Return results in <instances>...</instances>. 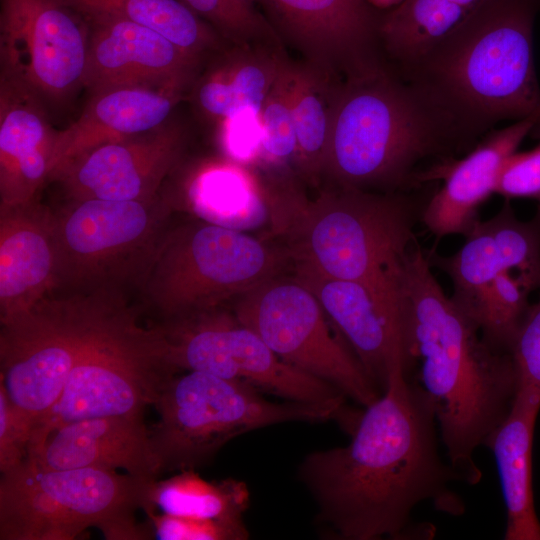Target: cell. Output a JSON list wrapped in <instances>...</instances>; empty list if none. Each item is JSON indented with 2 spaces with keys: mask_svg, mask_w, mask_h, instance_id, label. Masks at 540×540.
I'll list each match as a JSON object with an SVG mask.
<instances>
[{
  "mask_svg": "<svg viewBox=\"0 0 540 540\" xmlns=\"http://www.w3.org/2000/svg\"><path fill=\"white\" fill-rule=\"evenodd\" d=\"M409 371L396 368L381 395L364 407L345 446L316 450L300 462L297 477L311 496L317 522L338 539L432 537L412 525L424 501L459 516L461 481L438 449L432 405Z\"/></svg>",
  "mask_w": 540,
  "mask_h": 540,
  "instance_id": "1",
  "label": "cell"
},
{
  "mask_svg": "<svg viewBox=\"0 0 540 540\" xmlns=\"http://www.w3.org/2000/svg\"><path fill=\"white\" fill-rule=\"evenodd\" d=\"M431 268L415 243L402 281L408 352L420 364L417 383L432 405L449 464L462 482L476 485L482 472L474 453L509 414L517 372L511 354L484 340Z\"/></svg>",
  "mask_w": 540,
  "mask_h": 540,
  "instance_id": "2",
  "label": "cell"
},
{
  "mask_svg": "<svg viewBox=\"0 0 540 540\" xmlns=\"http://www.w3.org/2000/svg\"><path fill=\"white\" fill-rule=\"evenodd\" d=\"M477 139L384 62L339 81L323 174L343 188L414 192L440 180Z\"/></svg>",
  "mask_w": 540,
  "mask_h": 540,
  "instance_id": "3",
  "label": "cell"
},
{
  "mask_svg": "<svg viewBox=\"0 0 540 540\" xmlns=\"http://www.w3.org/2000/svg\"><path fill=\"white\" fill-rule=\"evenodd\" d=\"M540 0H491L405 70L460 126L480 138L502 120H540L533 26Z\"/></svg>",
  "mask_w": 540,
  "mask_h": 540,
  "instance_id": "4",
  "label": "cell"
},
{
  "mask_svg": "<svg viewBox=\"0 0 540 540\" xmlns=\"http://www.w3.org/2000/svg\"><path fill=\"white\" fill-rule=\"evenodd\" d=\"M336 186L312 201L289 194L279 226L291 261L328 277L401 297L405 258L429 198Z\"/></svg>",
  "mask_w": 540,
  "mask_h": 540,
  "instance_id": "5",
  "label": "cell"
},
{
  "mask_svg": "<svg viewBox=\"0 0 540 540\" xmlns=\"http://www.w3.org/2000/svg\"><path fill=\"white\" fill-rule=\"evenodd\" d=\"M157 479L117 471L42 469L25 459L1 473V540H72L88 528L109 540L151 539L135 513Z\"/></svg>",
  "mask_w": 540,
  "mask_h": 540,
  "instance_id": "6",
  "label": "cell"
},
{
  "mask_svg": "<svg viewBox=\"0 0 540 540\" xmlns=\"http://www.w3.org/2000/svg\"><path fill=\"white\" fill-rule=\"evenodd\" d=\"M289 261L288 249L242 230L188 221L167 228L138 287L169 323L223 308L280 275Z\"/></svg>",
  "mask_w": 540,
  "mask_h": 540,
  "instance_id": "7",
  "label": "cell"
},
{
  "mask_svg": "<svg viewBox=\"0 0 540 540\" xmlns=\"http://www.w3.org/2000/svg\"><path fill=\"white\" fill-rule=\"evenodd\" d=\"M179 373L170 363L160 326L144 328L119 291L84 346L63 393L30 440L38 450L63 425L94 417L143 416L159 392Z\"/></svg>",
  "mask_w": 540,
  "mask_h": 540,
  "instance_id": "8",
  "label": "cell"
},
{
  "mask_svg": "<svg viewBox=\"0 0 540 540\" xmlns=\"http://www.w3.org/2000/svg\"><path fill=\"white\" fill-rule=\"evenodd\" d=\"M431 267L452 282V301L493 348L510 353L516 333L540 289V215L519 220L510 200L478 221L462 247L449 256L425 250Z\"/></svg>",
  "mask_w": 540,
  "mask_h": 540,
  "instance_id": "9",
  "label": "cell"
},
{
  "mask_svg": "<svg viewBox=\"0 0 540 540\" xmlns=\"http://www.w3.org/2000/svg\"><path fill=\"white\" fill-rule=\"evenodd\" d=\"M179 373L166 381L154 403L159 420L150 437L161 474L203 466L229 441L252 430L340 418L331 409L268 400L240 381L200 371Z\"/></svg>",
  "mask_w": 540,
  "mask_h": 540,
  "instance_id": "10",
  "label": "cell"
},
{
  "mask_svg": "<svg viewBox=\"0 0 540 540\" xmlns=\"http://www.w3.org/2000/svg\"><path fill=\"white\" fill-rule=\"evenodd\" d=\"M118 291L53 292L1 323L0 385L29 423L31 438L50 416Z\"/></svg>",
  "mask_w": 540,
  "mask_h": 540,
  "instance_id": "11",
  "label": "cell"
},
{
  "mask_svg": "<svg viewBox=\"0 0 540 540\" xmlns=\"http://www.w3.org/2000/svg\"><path fill=\"white\" fill-rule=\"evenodd\" d=\"M172 213L151 200H68L56 216L59 289L92 291L138 286Z\"/></svg>",
  "mask_w": 540,
  "mask_h": 540,
  "instance_id": "12",
  "label": "cell"
},
{
  "mask_svg": "<svg viewBox=\"0 0 540 540\" xmlns=\"http://www.w3.org/2000/svg\"><path fill=\"white\" fill-rule=\"evenodd\" d=\"M233 302L235 317L286 364L363 408L381 395L349 344L333 333L316 296L293 276L270 278Z\"/></svg>",
  "mask_w": 540,
  "mask_h": 540,
  "instance_id": "13",
  "label": "cell"
},
{
  "mask_svg": "<svg viewBox=\"0 0 540 540\" xmlns=\"http://www.w3.org/2000/svg\"><path fill=\"white\" fill-rule=\"evenodd\" d=\"M178 371H200L240 381L262 393L331 409L342 416L346 396L331 384L279 359L224 307L159 325Z\"/></svg>",
  "mask_w": 540,
  "mask_h": 540,
  "instance_id": "14",
  "label": "cell"
},
{
  "mask_svg": "<svg viewBox=\"0 0 540 540\" xmlns=\"http://www.w3.org/2000/svg\"><path fill=\"white\" fill-rule=\"evenodd\" d=\"M1 77L43 104L84 87L88 24L66 0H1Z\"/></svg>",
  "mask_w": 540,
  "mask_h": 540,
  "instance_id": "15",
  "label": "cell"
},
{
  "mask_svg": "<svg viewBox=\"0 0 540 540\" xmlns=\"http://www.w3.org/2000/svg\"><path fill=\"white\" fill-rule=\"evenodd\" d=\"M257 2L282 44L334 77L360 74L383 61L380 13L365 0Z\"/></svg>",
  "mask_w": 540,
  "mask_h": 540,
  "instance_id": "16",
  "label": "cell"
},
{
  "mask_svg": "<svg viewBox=\"0 0 540 540\" xmlns=\"http://www.w3.org/2000/svg\"><path fill=\"white\" fill-rule=\"evenodd\" d=\"M82 15L88 24L84 88L90 95L119 87L190 92L204 62L142 25L105 15Z\"/></svg>",
  "mask_w": 540,
  "mask_h": 540,
  "instance_id": "17",
  "label": "cell"
},
{
  "mask_svg": "<svg viewBox=\"0 0 540 540\" xmlns=\"http://www.w3.org/2000/svg\"><path fill=\"white\" fill-rule=\"evenodd\" d=\"M184 143L183 128L169 119L149 132L102 144L69 160L50 181L61 183L68 200H151L159 195Z\"/></svg>",
  "mask_w": 540,
  "mask_h": 540,
  "instance_id": "18",
  "label": "cell"
},
{
  "mask_svg": "<svg viewBox=\"0 0 540 540\" xmlns=\"http://www.w3.org/2000/svg\"><path fill=\"white\" fill-rule=\"evenodd\" d=\"M293 277L316 296L381 393L396 368H414L407 348L404 299L376 296L362 283L298 264Z\"/></svg>",
  "mask_w": 540,
  "mask_h": 540,
  "instance_id": "19",
  "label": "cell"
},
{
  "mask_svg": "<svg viewBox=\"0 0 540 540\" xmlns=\"http://www.w3.org/2000/svg\"><path fill=\"white\" fill-rule=\"evenodd\" d=\"M58 289L55 213L39 199L0 205V322Z\"/></svg>",
  "mask_w": 540,
  "mask_h": 540,
  "instance_id": "20",
  "label": "cell"
},
{
  "mask_svg": "<svg viewBox=\"0 0 540 540\" xmlns=\"http://www.w3.org/2000/svg\"><path fill=\"white\" fill-rule=\"evenodd\" d=\"M538 118H527L492 131L460 159L450 162L441 187L429 196L421 222L437 239L467 236L478 223L479 209L496 193L507 159L530 134Z\"/></svg>",
  "mask_w": 540,
  "mask_h": 540,
  "instance_id": "21",
  "label": "cell"
},
{
  "mask_svg": "<svg viewBox=\"0 0 540 540\" xmlns=\"http://www.w3.org/2000/svg\"><path fill=\"white\" fill-rule=\"evenodd\" d=\"M26 459L48 470L122 469L147 479L161 475L143 416L94 417L63 425Z\"/></svg>",
  "mask_w": 540,
  "mask_h": 540,
  "instance_id": "22",
  "label": "cell"
},
{
  "mask_svg": "<svg viewBox=\"0 0 540 540\" xmlns=\"http://www.w3.org/2000/svg\"><path fill=\"white\" fill-rule=\"evenodd\" d=\"M43 107L28 90L1 77L0 205L39 199L50 181L58 131Z\"/></svg>",
  "mask_w": 540,
  "mask_h": 540,
  "instance_id": "23",
  "label": "cell"
},
{
  "mask_svg": "<svg viewBox=\"0 0 540 540\" xmlns=\"http://www.w3.org/2000/svg\"><path fill=\"white\" fill-rule=\"evenodd\" d=\"M182 97L178 92L147 87H119L91 94L79 118L58 131L52 175L97 146L161 126L171 119Z\"/></svg>",
  "mask_w": 540,
  "mask_h": 540,
  "instance_id": "24",
  "label": "cell"
},
{
  "mask_svg": "<svg viewBox=\"0 0 540 540\" xmlns=\"http://www.w3.org/2000/svg\"><path fill=\"white\" fill-rule=\"evenodd\" d=\"M540 398L517 392L507 417L485 443L494 456L507 512L505 540H540L532 487V450Z\"/></svg>",
  "mask_w": 540,
  "mask_h": 540,
  "instance_id": "25",
  "label": "cell"
},
{
  "mask_svg": "<svg viewBox=\"0 0 540 540\" xmlns=\"http://www.w3.org/2000/svg\"><path fill=\"white\" fill-rule=\"evenodd\" d=\"M278 48L234 45L212 56L190 90L197 108L222 123L244 111L260 114L286 61Z\"/></svg>",
  "mask_w": 540,
  "mask_h": 540,
  "instance_id": "26",
  "label": "cell"
},
{
  "mask_svg": "<svg viewBox=\"0 0 540 540\" xmlns=\"http://www.w3.org/2000/svg\"><path fill=\"white\" fill-rule=\"evenodd\" d=\"M81 14L124 19L147 27L205 62L228 43L180 0H66Z\"/></svg>",
  "mask_w": 540,
  "mask_h": 540,
  "instance_id": "27",
  "label": "cell"
},
{
  "mask_svg": "<svg viewBox=\"0 0 540 540\" xmlns=\"http://www.w3.org/2000/svg\"><path fill=\"white\" fill-rule=\"evenodd\" d=\"M467 15L451 0H403L380 14L378 36L384 59L397 70L411 67Z\"/></svg>",
  "mask_w": 540,
  "mask_h": 540,
  "instance_id": "28",
  "label": "cell"
},
{
  "mask_svg": "<svg viewBox=\"0 0 540 540\" xmlns=\"http://www.w3.org/2000/svg\"><path fill=\"white\" fill-rule=\"evenodd\" d=\"M340 80L305 61L294 67V163L299 172L312 183H316L324 173L332 105Z\"/></svg>",
  "mask_w": 540,
  "mask_h": 540,
  "instance_id": "29",
  "label": "cell"
},
{
  "mask_svg": "<svg viewBox=\"0 0 540 540\" xmlns=\"http://www.w3.org/2000/svg\"><path fill=\"white\" fill-rule=\"evenodd\" d=\"M250 504L245 482L234 478L207 481L194 469L159 481L149 491L144 511L211 520H240Z\"/></svg>",
  "mask_w": 540,
  "mask_h": 540,
  "instance_id": "30",
  "label": "cell"
},
{
  "mask_svg": "<svg viewBox=\"0 0 540 540\" xmlns=\"http://www.w3.org/2000/svg\"><path fill=\"white\" fill-rule=\"evenodd\" d=\"M204 220L234 229L258 223L264 214L262 198L248 176L236 168L209 173L195 192Z\"/></svg>",
  "mask_w": 540,
  "mask_h": 540,
  "instance_id": "31",
  "label": "cell"
},
{
  "mask_svg": "<svg viewBox=\"0 0 540 540\" xmlns=\"http://www.w3.org/2000/svg\"><path fill=\"white\" fill-rule=\"evenodd\" d=\"M295 63L286 60L261 109L262 139L259 157L275 163L294 162L296 134L292 113Z\"/></svg>",
  "mask_w": 540,
  "mask_h": 540,
  "instance_id": "32",
  "label": "cell"
},
{
  "mask_svg": "<svg viewBox=\"0 0 540 540\" xmlns=\"http://www.w3.org/2000/svg\"><path fill=\"white\" fill-rule=\"evenodd\" d=\"M147 515L152 535L161 540H246L249 538L244 519L211 520L163 513Z\"/></svg>",
  "mask_w": 540,
  "mask_h": 540,
  "instance_id": "33",
  "label": "cell"
},
{
  "mask_svg": "<svg viewBox=\"0 0 540 540\" xmlns=\"http://www.w3.org/2000/svg\"><path fill=\"white\" fill-rule=\"evenodd\" d=\"M510 354L517 372V392L540 398V295L521 322Z\"/></svg>",
  "mask_w": 540,
  "mask_h": 540,
  "instance_id": "34",
  "label": "cell"
},
{
  "mask_svg": "<svg viewBox=\"0 0 540 540\" xmlns=\"http://www.w3.org/2000/svg\"><path fill=\"white\" fill-rule=\"evenodd\" d=\"M530 134L538 144L531 150L514 152L502 168L496 194L505 200L540 199V121Z\"/></svg>",
  "mask_w": 540,
  "mask_h": 540,
  "instance_id": "35",
  "label": "cell"
},
{
  "mask_svg": "<svg viewBox=\"0 0 540 540\" xmlns=\"http://www.w3.org/2000/svg\"><path fill=\"white\" fill-rule=\"evenodd\" d=\"M32 430L0 385V471L22 464L28 456Z\"/></svg>",
  "mask_w": 540,
  "mask_h": 540,
  "instance_id": "36",
  "label": "cell"
},
{
  "mask_svg": "<svg viewBox=\"0 0 540 540\" xmlns=\"http://www.w3.org/2000/svg\"><path fill=\"white\" fill-rule=\"evenodd\" d=\"M223 124V144L229 156L243 163L259 157L262 139L260 114L244 111Z\"/></svg>",
  "mask_w": 540,
  "mask_h": 540,
  "instance_id": "37",
  "label": "cell"
},
{
  "mask_svg": "<svg viewBox=\"0 0 540 540\" xmlns=\"http://www.w3.org/2000/svg\"><path fill=\"white\" fill-rule=\"evenodd\" d=\"M199 17L209 23L224 39L239 42L247 28L230 8L226 0H180Z\"/></svg>",
  "mask_w": 540,
  "mask_h": 540,
  "instance_id": "38",
  "label": "cell"
},
{
  "mask_svg": "<svg viewBox=\"0 0 540 540\" xmlns=\"http://www.w3.org/2000/svg\"><path fill=\"white\" fill-rule=\"evenodd\" d=\"M451 1L457 4L460 8H462L467 14H469L491 0H451Z\"/></svg>",
  "mask_w": 540,
  "mask_h": 540,
  "instance_id": "39",
  "label": "cell"
},
{
  "mask_svg": "<svg viewBox=\"0 0 540 540\" xmlns=\"http://www.w3.org/2000/svg\"><path fill=\"white\" fill-rule=\"evenodd\" d=\"M371 7L377 11H387L398 4L403 0H365Z\"/></svg>",
  "mask_w": 540,
  "mask_h": 540,
  "instance_id": "40",
  "label": "cell"
},
{
  "mask_svg": "<svg viewBox=\"0 0 540 540\" xmlns=\"http://www.w3.org/2000/svg\"><path fill=\"white\" fill-rule=\"evenodd\" d=\"M537 201H538V211H537V212H538V213H539V215H540V199H539V200H537Z\"/></svg>",
  "mask_w": 540,
  "mask_h": 540,
  "instance_id": "41",
  "label": "cell"
}]
</instances>
